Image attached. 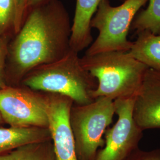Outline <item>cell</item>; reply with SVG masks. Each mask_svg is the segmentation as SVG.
Wrapping results in <instances>:
<instances>
[{"label": "cell", "mask_w": 160, "mask_h": 160, "mask_svg": "<svg viewBox=\"0 0 160 160\" xmlns=\"http://www.w3.org/2000/svg\"><path fill=\"white\" fill-rule=\"evenodd\" d=\"M128 52L148 68L160 72V35L148 30L138 33L137 39Z\"/></svg>", "instance_id": "obj_12"}, {"label": "cell", "mask_w": 160, "mask_h": 160, "mask_svg": "<svg viewBox=\"0 0 160 160\" xmlns=\"http://www.w3.org/2000/svg\"><path fill=\"white\" fill-rule=\"evenodd\" d=\"M51 139L48 128L38 127L0 128V154L24 145Z\"/></svg>", "instance_id": "obj_11"}, {"label": "cell", "mask_w": 160, "mask_h": 160, "mask_svg": "<svg viewBox=\"0 0 160 160\" xmlns=\"http://www.w3.org/2000/svg\"><path fill=\"white\" fill-rule=\"evenodd\" d=\"M125 160H160V148L144 151L138 148Z\"/></svg>", "instance_id": "obj_17"}, {"label": "cell", "mask_w": 160, "mask_h": 160, "mask_svg": "<svg viewBox=\"0 0 160 160\" xmlns=\"http://www.w3.org/2000/svg\"><path fill=\"white\" fill-rule=\"evenodd\" d=\"M148 0H125L120 6L110 5L109 0H102L90 27L97 29L98 35L86 51V55L106 52H128L133 42L128 39L132 23L139 10Z\"/></svg>", "instance_id": "obj_5"}, {"label": "cell", "mask_w": 160, "mask_h": 160, "mask_svg": "<svg viewBox=\"0 0 160 160\" xmlns=\"http://www.w3.org/2000/svg\"><path fill=\"white\" fill-rule=\"evenodd\" d=\"M145 10L139 12L134 18L131 29L138 33L148 30L160 35V0H148Z\"/></svg>", "instance_id": "obj_14"}, {"label": "cell", "mask_w": 160, "mask_h": 160, "mask_svg": "<svg viewBox=\"0 0 160 160\" xmlns=\"http://www.w3.org/2000/svg\"><path fill=\"white\" fill-rule=\"evenodd\" d=\"M28 0H14L15 16L13 24V30L17 34L22 28L24 23V18L26 11Z\"/></svg>", "instance_id": "obj_16"}, {"label": "cell", "mask_w": 160, "mask_h": 160, "mask_svg": "<svg viewBox=\"0 0 160 160\" xmlns=\"http://www.w3.org/2000/svg\"><path fill=\"white\" fill-rule=\"evenodd\" d=\"M15 16L14 0H0V36L13 24Z\"/></svg>", "instance_id": "obj_15"}, {"label": "cell", "mask_w": 160, "mask_h": 160, "mask_svg": "<svg viewBox=\"0 0 160 160\" xmlns=\"http://www.w3.org/2000/svg\"><path fill=\"white\" fill-rule=\"evenodd\" d=\"M8 49L6 43L0 37V89L7 86L6 81V60Z\"/></svg>", "instance_id": "obj_18"}, {"label": "cell", "mask_w": 160, "mask_h": 160, "mask_svg": "<svg viewBox=\"0 0 160 160\" xmlns=\"http://www.w3.org/2000/svg\"><path fill=\"white\" fill-rule=\"evenodd\" d=\"M0 114L11 127L48 128L46 92L22 84L0 89Z\"/></svg>", "instance_id": "obj_6"}, {"label": "cell", "mask_w": 160, "mask_h": 160, "mask_svg": "<svg viewBox=\"0 0 160 160\" xmlns=\"http://www.w3.org/2000/svg\"><path fill=\"white\" fill-rule=\"evenodd\" d=\"M133 118L144 131L160 129V72L149 68L133 103Z\"/></svg>", "instance_id": "obj_9"}, {"label": "cell", "mask_w": 160, "mask_h": 160, "mask_svg": "<svg viewBox=\"0 0 160 160\" xmlns=\"http://www.w3.org/2000/svg\"><path fill=\"white\" fill-rule=\"evenodd\" d=\"M101 1L102 0H76L69 41L71 50L79 53L92 44L90 23Z\"/></svg>", "instance_id": "obj_10"}, {"label": "cell", "mask_w": 160, "mask_h": 160, "mask_svg": "<svg viewBox=\"0 0 160 160\" xmlns=\"http://www.w3.org/2000/svg\"><path fill=\"white\" fill-rule=\"evenodd\" d=\"M82 68L97 81L92 92L98 97L112 100L136 96L148 68L132 57L129 52H106L80 58Z\"/></svg>", "instance_id": "obj_2"}, {"label": "cell", "mask_w": 160, "mask_h": 160, "mask_svg": "<svg viewBox=\"0 0 160 160\" xmlns=\"http://www.w3.org/2000/svg\"><path fill=\"white\" fill-rule=\"evenodd\" d=\"M73 104L74 102L68 97L46 93L48 129L57 160H78L69 120Z\"/></svg>", "instance_id": "obj_8"}, {"label": "cell", "mask_w": 160, "mask_h": 160, "mask_svg": "<svg viewBox=\"0 0 160 160\" xmlns=\"http://www.w3.org/2000/svg\"><path fill=\"white\" fill-rule=\"evenodd\" d=\"M20 84L68 97L75 104H87L94 101L92 92L97 88V81L82 68L78 53L70 50L57 61L30 71Z\"/></svg>", "instance_id": "obj_3"}, {"label": "cell", "mask_w": 160, "mask_h": 160, "mask_svg": "<svg viewBox=\"0 0 160 160\" xmlns=\"http://www.w3.org/2000/svg\"><path fill=\"white\" fill-rule=\"evenodd\" d=\"M45 1V0H28V2H27L28 9L34 7V6H37Z\"/></svg>", "instance_id": "obj_19"}, {"label": "cell", "mask_w": 160, "mask_h": 160, "mask_svg": "<svg viewBox=\"0 0 160 160\" xmlns=\"http://www.w3.org/2000/svg\"><path fill=\"white\" fill-rule=\"evenodd\" d=\"M135 98L114 100L115 114L118 119L113 126L106 129L104 146L98 150L94 160H125L139 148L143 131L133 118Z\"/></svg>", "instance_id": "obj_7"}, {"label": "cell", "mask_w": 160, "mask_h": 160, "mask_svg": "<svg viewBox=\"0 0 160 160\" xmlns=\"http://www.w3.org/2000/svg\"><path fill=\"white\" fill-rule=\"evenodd\" d=\"M4 123V120L2 119V116H1V115L0 114V124H2V123Z\"/></svg>", "instance_id": "obj_20"}, {"label": "cell", "mask_w": 160, "mask_h": 160, "mask_svg": "<svg viewBox=\"0 0 160 160\" xmlns=\"http://www.w3.org/2000/svg\"><path fill=\"white\" fill-rule=\"evenodd\" d=\"M0 160H57L52 139L28 143L0 154Z\"/></svg>", "instance_id": "obj_13"}, {"label": "cell", "mask_w": 160, "mask_h": 160, "mask_svg": "<svg viewBox=\"0 0 160 160\" xmlns=\"http://www.w3.org/2000/svg\"><path fill=\"white\" fill-rule=\"evenodd\" d=\"M120 1H123H123H125V0H120Z\"/></svg>", "instance_id": "obj_21"}, {"label": "cell", "mask_w": 160, "mask_h": 160, "mask_svg": "<svg viewBox=\"0 0 160 160\" xmlns=\"http://www.w3.org/2000/svg\"><path fill=\"white\" fill-rule=\"evenodd\" d=\"M31 8L9 51L7 86H18L30 71L57 61L71 50L68 14L58 0H45Z\"/></svg>", "instance_id": "obj_1"}, {"label": "cell", "mask_w": 160, "mask_h": 160, "mask_svg": "<svg viewBox=\"0 0 160 160\" xmlns=\"http://www.w3.org/2000/svg\"><path fill=\"white\" fill-rule=\"evenodd\" d=\"M114 114V101L107 97H98L87 104L74 103L69 120L78 160H95L104 146L103 135Z\"/></svg>", "instance_id": "obj_4"}]
</instances>
